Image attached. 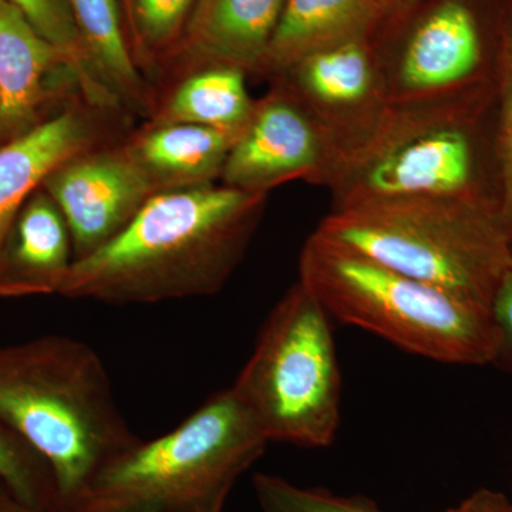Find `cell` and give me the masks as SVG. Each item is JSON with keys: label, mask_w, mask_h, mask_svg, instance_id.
Instances as JSON below:
<instances>
[{"label": "cell", "mask_w": 512, "mask_h": 512, "mask_svg": "<svg viewBox=\"0 0 512 512\" xmlns=\"http://www.w3.org/2000/svg\"><path fill=\"white\" fill-rule=\"evenodd\" d=\"M268 197L221 183L160 192L74 261L59 296L133 305L215 295L247 254Z\"/></svg>", "instance_id": "cell-1"}, {"label": "cell", "mask_w": 512, "mask_h": 512, "mask_svg": "<svg viewBox=\"0 0 512 512\" xmlns=\"http://www.w3.org/2000/svg\"><path fill=\"white\" fill-rule=\"evenodd\" d=\"M0 424L45 461L52 512L66 510L101 468L141 441L100 356L66 336L0 346Z\"/></svg>", "instance_id": "cell-2"}, {"label": "cell", "mask_w": 512, "mask_h": 512, "mask_svg": "<svg viewBox=\"0 0 512 512\" xmlns=\"http://www.w3.org/2000/svg\"><path fill=\"white\" fill-rule=\"evenodd\" d=\"M329 190L332 210L407 197L458 198L501 208L497 87L393 104L379 133L350 158Z\"/></svg>", "instance_id": "cell-3"}, {"label": "cell", "mask_w": 512, "mask_h": 512, "mask_svg": "<svg viewBox=\"0 0 512 512\" xmlns=\"http://www.w3.org/2000/svg\"><path fill=\"white\" fill-rule=\"evenodd\" d=\"M316 234L484 308L512 269V238L497 205L458 198L356 202L330 211Z\"/></svg>", "instance_id": "cell-4"}, {"label": "cell", "mask_w": 512, "mask_h": 512, "mask_svg": "<svg viewBox=\"0 0 512 512\" xmlns=\"http://www.w3.org/2000/svg\"><path fill=\"white\" fill-rule=\"evenodd\" d=\"M299 282L330 318L413 355L463 366L500 359L503 333L493 309L400 274L316 232L299 256Z\"/></svg>", "instance_id": "cell-5"}, {"label": "cell", "mask_w": 512, "mask_h": 512, "mask_svg": "<svg viewBox=\"0 0 512 512\" xmlns=\"http://www.w3.org/2000/svg\"><path fill=\"white\" fill-rule=\"evenodd\" d=\"M269 441L232 389L101 468L63 512H222Z\"/></svg>", "instance_id": "cell-6"}, {"label": "cell", "mask_w": 512, "mask_h": 512, "mask_svg": "<svg viewBox=\"0 0 512 512\" xmlns=\"http://www.w3.org/2000/svg\"><path fill=\"white\" fill-rule=\"evenodd\" d=\"M330 316L296 282L269 313L232 392L268 441L332 446L340 424V377Z\"/></svg>", "instance_id": "cell-7"}, {"label": "cell", "mask_w": 512, "mask_h": 512, "mask_svg": "<svg viewBox=\"0 0 512 512\" xmlns=\"http://www.w3.org/2000/svg\"><path fill=\"white\" fill-rule=\"evenodd\" d=\"M503 0H420L377 37L393 104L497 87Z\"/></svg>", "instance_id": "cell-8"}, {"label": "cell", "mask_w": 512, "mask_h": 512, "mask_svg": "<svg viewBox=\"0 0 512 512\" xmlns=\"http://www.w3.org/2000/svg\"><path fill=\"white\" fill-rule=\"evenodd\" d=\"M269 83L232 146L220 183L262 194L292 181L329 190L345 167V156L285 83Z\"/></svg>", "instance_id": "cell-9"}, {"label": "cell", "mask_w": 512, "mask_h": 512, "mask_svg": "<svg viewBox=\"0 0 512 512\" xmlns=\"http://www.w3.org/2000/svg\"><path fill=\"white\" fill-rule=\"evenodd\" d=\"M272 80H281L309 107L346 163L373 140L393 109L376 40L312 53Z\"/></svg>", "instance_id": "cell-10"}, {"label": "cell", "mask_w": 512, "mask_h": 512, "mask_svg": "<svg viewBox=\"0 0 512 512\" xmlns=\"http://www.w3.org/2000/svg\"><path fill=\"white\" fill-rule=\"evenodd\" d=\"M121 140L76 154L43 181L69 225L74 261L116 237L156 195Z\"/></svg>", "instance_id": "cell-11"}, {"label": "cell", "mask_w": 512, "mask_h": 512, "mask_svg": "<svg viewBox=\"0 0 512 512\" xmlns=\"http://www.w3.org/2000/svg\"><path fill=\"white\" fill-rule=\"evenodd\" d=\"M131 120L77 94L25 136L0 146V271L13 224L47 175L76 154L121 140Z\"/></svg>", "instance_id": "cell-12"}, {"label": "cell", "mask_w": 512, "mask_h": 512, "mask_svg": "<svg viewBox=\"0 0 512 512\" xmlns=\"http://www.w3.org/2000/svg\"><path fill=\"white\" fill-rule=\"evenodd\" d=\"M77 94L79 80L63 53L0 0V146L25 136Z\"/></svg>", "instance_id": "cell-13"}, {"label": "cell", "mask_w": 512, "mask_h": 512, "mask_svg": "<svg viewBox=\"0 0 512 512\" xmlns=\"http://www.w3.org/2000/svg\"><path fill=\"white\" fill-rule=\"evenodd\" d=\"M285 0H197L165 74L218 64L258 77ZM154 86V84H153Z\"/></svg>", "instance_id": "cell-14"}, {"label": "cell", "mask_w": 512, "mask_h": 512, "mask_svg": "<svg viewBox=\"0 0 512 512\" xmlns=\"http://www.w3.org/2000/svg\"><path fill=\"white\" fill-rule=\"evenodd\" d=\"M400 12L392 0H285L258 77L271 82L312 53L377 40Z\"/></svg>", "instance_id": "cell-15"}, {"label": "cell", "mask_w": 512, "mask_h": 512, "mask_svg": "<svg viewBox=\"0 0 512 512\" xmlns=\"http://www.w3.org/2000/svg\"><path fill=\"white\" fill-rule=\"evenodd\" d=\"M244 128V127H242ZM239 130L195 124L141 123L121 140L156 194L220 183Z\"/></svg>", "instance_id": "cell-16"}, {"label": "cell", "mask_w": 512, "mask_h": 512, "mask_svg": "<svg viewBox=\"0 0 512 512\" xmlns=\"http://www.w3.org/2000/svg\"><path fill=\"white\" fill-rule=\"evenodd\" d=\"M73 264L69 225L40 187L23 205L6 242L0 298L59 295Z\"/></svg>", "instance_id": "cell-17"}, {"label": "cell", "mask_w": 512, "mask_h": 512, "mask_svg": "<svg viewBox=\"0 0 512 512\" xmlns=\"http://www.w3.org/2000/svg\"><path fill=\"white\" fill-rule=\"evenodd\" d=\"M248 74L235 67L202 64L165 74L153 86V101L144 123L195 124L239 130L254 111Z\"/></svg>", "instance_id": "cell-18"}, {"label": "cell", "mask_w": 512, "mask_h": 512, "mask_svg": "<svg viewBox=\"0 0 512 512\" xmlns=\"http://www.w3.org/2000/svg\"><path fill=\"white\" fill-rule=\"evenodd\" d=\"M69 2L94 79L133 119H146L153 86L134 57L119 0Z\"/></svg>", "instance_id": "cell-19"}, {"label": "cell", "mask_w": 512, "mask_h": 512, "mask_svg": "<svg viewBox=\"0 0 512 512\" xmlns=\"http://www.w3.org/2000/svg\"><path fill=\"white\" fill-rule=\"evenodd\" d=\"M197 0H123L138 67L151 86L178 49Z\"/></svg>", "instance_id": "cell-20"}, {"label": "cell", "mask_w": 512, "mask_h": 512, "mask_svg": "<svg viewBox=\"0 0 512 512\" xmlns=\"http://www.w3.org/2000/svg\"><path fill=\"white\" fill-rule=\"evenodd\" d=\"M28 19L39 35L45 37L66 57L79 80L84 99L103 109L123 111L94 79L69 0H6Z\"/></svg>", "instance_id": "cell-21"}, {"label": "cell", "mask_w": 512, "mask_h": 512, "mask_svg": "<svg viewBox=\"0 0 512 512\" xmlns=\"http://www.w3.org/2000/svg\"><path fill=\"white\" fill-rule=\"evenodd\" d=\"M252 485L262 512H384L362 495L301 487L274 474H255Z\"/></svg>", "instance_id": "cell-22"}, {"label": "cell", "mask_w": 512, "mask_h": 512, "mask_svg": "<svg viewBox=\"0 0 512 512\" xmlns=\"http://www.w3.org/2000/svg\"><path fill=\"white\" fill-rule=\"evenodd\" d=\"M0 481L20 503L45 511L46 504L50 503L55 507V487L45 461L2 424Z\"/></svg>", "instance_id": "cell-23"}, {"label": "cell", "mask_w": 512, "mask_h": 512, "mask_svg": "<svg viewBox=\"0 0 512 512\" xmlns=\"http://www.w3.org/2000/svg\"><path fill=\"white\" fill-rule=\"evenodd\" d=\"M498 153L503 173V217L512 238V0H503L497 77Z\"/></svg>", "instance_id": "cell-24"}, {"label": "cell", "mask_w": 512, "mask_h": 512, "mask_svg": "<svg viewBox=\"0 0 512 512\" xmlns=\"http://www.w3.org/2000/svg\"><path fill=\"white\" fill-rule=\"evenodd\" d=\"M493 313L503 333V349L497 363L512 365V269L495 295Z\"/></svg>", "instance_id": "cell-25"}, {"label": "cell", "mask_w": 512, "mask_h": 512, "mask_svg": "<svg viewBox=\"0 0 512 512\" xmlns=\"http://www.w3.org/2000/svg\"><path fill=\"white\" fill-rule=\"evenodd\" d=\"M443 512H512V503L503 493L480 488Z\"/></svg>", "instance_id": "cell-26"}, {"label": "cell", "mask_w": 512, "mask_h": 512, "mask_svg": "<svg viewBox=\"0 0 512 512\" xmlns=\"http://www.w3.org/2000/svg\"><path fill=\"white\" fill-rule=\"evenodd\" d=\"M0 512H49L40 508L30 507L20 503L12 494L0 484Z\"/></svg>", "instance_id": "cell-27"}, {"label": "cell", "mask_w": 512, "mask_h": 512, "mask_svg": "<svg viewBox=\"0 0 512 512\" xmlns=\"http://www.w3.org/2000/svg\"><path fill=\"white\" fill-rule=\"evenodd\" d=\"M392 2L397 6V8L406 10L407 8H410V6L416 5L420 0H392Z\"/></svg>", "instance_id": "cell-28"}]
</instances>
